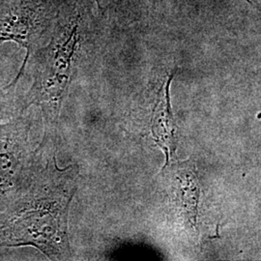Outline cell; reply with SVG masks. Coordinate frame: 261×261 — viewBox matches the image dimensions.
Here are the masks:
<instances>
[{
	"mask_svg": "<svg viewBox=\"0 0 261 261\" xmlns=\"http://www.w3.org/2000/svg\"><path fill=\"white\" fill-rule=\"evenodd\" d=\"M175 75L172 72L169 75H165L158 91V100L155 108L153 118V135L156 142L166 151L167 165L169 159L173 156L176 149V135H175V122L170 111L169 103V86Z\"/></svg>",
	"mask_w": 261,
	"mask_h": 261,
	"instance_id": "277c9868",
	"label": "cell"
},
{
	"mask_svg": "<svg viewBox=\"0 0 261 261\" xmlns=\"http://www.w3.org/2000/svg\"><path fill=\"white\" fill-rule=\"evenodd\" d=\"M86 25L87 18L82 10L75 8L62 17L59 13L51 41L42 51L28 96L30 102L46 106L51 115L58 112L64 99Z\"/></svg>",
	"mask_w": 261,
	"mask_h": 261,
	"instance_id": "6da1fadb",
	"label": "cell"
},
{
	"mask_svg": "<svg viewBox=\"0 0 261 261\" xmlns=\"http://www.w3.org/2000/svg\"><path fill=\"white\" fill-rule=\"evenodd\" d=\"M171 176L174 188V199L178 209L186 218L188 223L195 225L197 216L199 187L195 167L189 163L178 166Z\"/></svg>",
	"mask_w": 261,
	"mask_h": 261,
	"instance_id": "5b68a950",
	"label": "cell"
},
{
	"mask_svg": "<svg viewBox=\"0 0 261 261\" xmlns=\"http://www.w3.org/2000/svg\"><path fill=\"white\" fill-rule=\"evenodd\" d=\"M100 13L109 14L118 12V10L126 6L132 0H94Z\"/></svg>",
	"mask_w": 261,
	"mask_h": 261,
	"instance_id": "8992f818",
	"label": "cell"
},
{
	"mask_svg": "<svg viewBox=\"0 0 261 261\" xmlns=\"http://www.w3.org/2000/svg\"><path fill=\"white\" fill-rule=\"evenodd\" d=\"M246 1H247L248 3H250V4H252V3H253L255 0H246Z\"/></svg>",
	"mask_w": 261,
	"mask_h": 261,
	"instance_id": "52a82bcc",
	"label": "cell"
},
{
	"mask_svg": "<svg viewBox=\"0 0 261 261\" xmlns=\"http://www.w3.org/2000/svg\"><path fill=\"white\" fill-rule=\"evenodd\" d=\"M22 208L11 224L9 246L32 245L48 257L69 255L67 214L73 193L47 188Z\"/></svg>",
	"mask_w": 261,
	"mask_h": 261,
	"instance_id": "7a4b0ae2",
	"label": "cell"
},
{
	"mask_svg": "<svg viewBox=\"0 0 261 261\" xmlns=\"http://www.w3.org/2000/svg\"><path fill=\"white\" fill-rule=\"evenodd\" d=\"M59 12H56L48 1L30 0L12 5L1 14L0 43L12 41L28 50V56L14 83L22 73L38 39L51 22L56 21Z\"/></svg>",
	"mask_w": 261,
	"mask_h": 261,
	"instance_id": "3957f363",
	"label": "cell"
}]
</instances>
